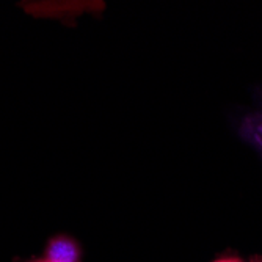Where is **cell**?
I'll use <instances>...</instances> for the list:
<instances>
[{
	"label": "cell",
	"instance_id": "cell-3",
	"mask_svg": "<svg viewBox=\"0 0 262 262\" xmlns=\"http://www.w3.org/2000/svg\"><path fill=\"white\" fill-rule=\"evenodd\" d=\"M250 262H262V256H253L251 259H250Z\"/></svg>",
	"mask_w": 262,
	"mask_h": 262
},
{
	"label": "cell",
	"instance_id": "cell-1",
	"mask_svg": "<svg viewBox=\"0 0 262 262\" xmlns=\"http://www.w3.org/2000/svg\"><path fill=\"white\" fill-rule=\"evenodd\" d=\"M44 259L47 262H80L82 251L74 239L64 234H58L47 242Z\"/></svg>",
	"mask_w": 262,
	"mask_h": 262
},
{
	"label": "cell",
	"instance_id": "cell-2",
	"mask_svg": "<svg viewBox=\"0 0 262 262\" xmlns=\"http://www.w3.org/2000/svg\"><path fill=\"white\" fill-rule=\"evenodd\" d=\"M213 262H242V259L239 256H220Z\"/></svg>",
	"mask_w": 262,
	"mask_h": 262
},
{
	"label": "cell",
	"instance_id": "cell-4",
	"mask_svg": "<svg viewBox=\"0 0 262 262\" xmlns=\"http://www.w3.org/2000/svg\"><path fill=\"white\" fill-rule=\"evenodd\" d=\"M29 262H47V260L42 257V259H32V260H29Z\"/></svg>",
	"mask_w": 262,
	"mask_h": 262
}]
</instances>
